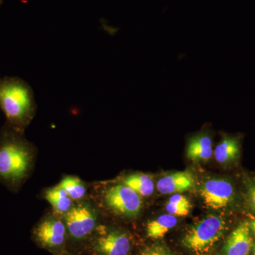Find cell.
<instances>
[{"instance_id": "obj_15", "label": "cell", "mask_w": 255, "mask_h": 255, "mask_svg": "<svg viewBox=\"0 0 255 255\" xmlns=\"http://www.w3.org/2000/svg\"><path fill=\"white\" fill-rule=\"evenodd\" d=\"M46 200L58 214H66L72 208V199L60 186L50 188L46 191Z\"/></svg>"}, {"instance_id": "obj_17", "label": "cell", "mask_w": 255, "mask_h": 255, "mask_svg": "<svg viewBox=\"0 0 255 255\" xmlns=\"http://www.w3.org/2000/svg\"><path fill=\"white\" fill-rule=\"evenodd\" d=\"M59 186L65 189L69 197L73 200L81 199L86 194V187L78 177H65Z\"/></svg>"}, {"instance_id": "obj_20", "label": "cell", "mask_w": 255, "mask_h": 255, "mask_svg": "<svg viewBox=\"0 0 255 255\" xmlns=\"http://www.w3.org/2000/svg\"><path fill=\"white\" fill-rule=\"evenodd\" d=\"M249 226L251 231L255 234V219L249 223Z\"/></svg>"}, {"instance_id": "obj_18", "label": "cell", "mask_w": 255, "mask_h": 255, "mask_svg": "<svg viewBox=\"0 0 255 255\" xmlns=\"http://www.w3.org/2000/svg\"><path fill=\"white\" fill-rule=\"evenodd\" d=\"M138 255H174L168 248L161 243H155L146 247Z\"/></svg>"}, {"instance_id": "obj_7", "label": "cell", "mask_w": 255, "mask_h": 255, "mask_svg": "<svg viewBox=\"0 0 255 255\" xmlns=\"http://www.w3.org/2000/svg\"><path fill=\"white\" fill-rule=\"evenodd\" d=\"M66 233L65 223L55 218H48L35 228L33 236L40 246L55 251L63 246Z\"/></svg>"}, {"instance_id": "obj_12", "label": "cell", "mask_w": 255, "mask_h": 255, "mask_svg": "<svg viewBox=\"0 0 255 255\" xmlns=\"http://www.w3.org/2000/svg\"><path fill=\"white\" fill-rule=\"evenodd\" d=\"M214 155L220 164H226L236 162L241 155V142L238 137L223 135L222 139L216 145Z\"/></svg>"}, {"instance_id": "obj_3", "label": "cell", "mask_w": 255, "mask_h": 255, "mask_svg": "<svg viewBox=\"0 0 255 255\" xmlns=\"http://www.w3.org/2000/svg\"><path fill=\"white\" fill-rule=\"evenodd\" d=\"M226 221L220 216H207L192 226L182 239L183 246L195 253L209 251L224 236Z\"/></svg>"}, {"instance_id": "obj_10", "label": "cell", "mask_w": 255, "mask_h": 255, "mask_svg": "<svg viewBox=\"0 0 255 255\" xmlns=\"http://www.w3.org/2000/svg\"><path fill=\"white\" fill-rule=\"evenodd\" d=\"M249 223H241L231 234L223 247L225 255H249L253 249V238Z\"/></svg>"}, {"instance_id": "obj_6", "label": "cell", "mask_w": 255, "mask_h": 255, "mask_svg": "<svg viewBox=\"0 0 255 255\" xmlns=\"http://www.w3.org/2000/svg\"><path fill=\"white\" fill-rule=\"evenodd\" d=\"M200 195L206 206L214 209L228 207L234 200L235 188L223 178H209L201 183Z\"/></svg>"}, {"instance_id": "obj_14", "label": "cell", "mask_w": 255, "mask_h": 255, "mask_svg": "<svg viewBox=\"0 0 255 255\" xmlns=\"http://www.w3.org/2000/svg\"><path fill=\"white\" fill-rule=\"evenodd\" d=\"M126 185L133 189L140 196H150L155 190V184L150 176L137 173L128 176L123 180Z\"/></svg>"}, {"instance_id": "obj_1", "label": "cell", "mask_w": 255, "mask_h": 255, "mask_svg": "<svg viewBox=\"0 0 255 255\" xmlns=\"http://www.w3.org/2000/svg\"><path fill=\"white\" fill-rule=\"evenodd\" d=\"M33 147L23 132L5 124L0 132V182L16 188L31 168Z\"/></svg>"}, {"instance_id": "obj_5", "label": "cell", "mask_w": 255, "mask_h": 255, "mask_svg": "<svg viewBox=\"0 0 255 255\" xmlns=\"http://www.w3.org/2000/svg\"><path fill=\"white\" fill-rule=\"evenodd\" d=\"M65 215L67 231L70 237L76 241L88 237L97 226L95 210L86 204L74 206Z\"/></svg>"}, {"instance_id": "obj_13", "label": "cell", "mask_w": 255, "mask_h": 255, "mask_svg": "<svg viewBox=\"0 0 255 255\" xmlns=\"http://www.w3.org/2000/svg\"><path fill=\"white\" fill-rule=\"evenodd\" d=\"M178 223L176 216L169 214H163L152 220L146 226V233L152 239L163 238Z\"/></svg>"}, {"instance_id": "obj_21", "label": "cell", "mask_w": 255, "mask_h": 255, "mask_svg": "<svg viewBox=\"0 0 255 255\" xmlns=\"http://www.w3.org/2000/svg\"><path fill=\"white\" fill-rule=\"evenodd\" d=\"M253 255H255V243L253 246Z\"/></svg>"}, {"instance_id": "obj_4", "label": "cell", "mask_w": 255, "mask_h": 255, "mask_svg": "<svg viewBox=\"0 0 255 255\" xmlns=\"http://www.w3.org/2000/svg\"><path fill=\"white\" fill-rule=\"evenodd\" d=\"M107 206L117 214L134 217L142 207L140 196L126 184H117L111 187L105 194Z\"/></svg>"}, {"instance_id": "obj_19", "label": "cell", "mask_w": 255, "mask_h": 255, "mask_svg": "<svg viewBox=\"0 0 255 255\" xmlns=\"http://www.w3.org/2000/svg\"><path fill=\"white\" fill-rule=\"evenodd\" d=\"M246 196L247 204L252 211L255 213V179L246 181Z\"/></svg>"}, {"instance_id": "obj_2", "label": "cell", "mask_w": 255, "mask_h": 255, "mask_svg": "<svg viewBox=\"0 0 255 255\" xmlns=\"http://www.w3.org/2000/svg\"><path fill=\"white\" fill-rule=\"evenodd\" d=\"M0 109L6 117V124L23 132L36 109L34 93L29 84L16 76L0 77Z\"/></svg>"}, {"instance_id": "obj_9", "label": "cell", "mask_w": 255, "mask_h": 255, "mask_svg": "<svg viewBox=\"0 0 255 255\" xmlns=\"http://www.w3.org/2000/svg\"><path fill=\"white\" fill-rule=\"evenodd\" d=\"M187 157L193 162H206L212 157L213 135L211 131L208 130L194 134L188 138Z\"/></svg>"}, {"instance_id": "obj_8", "label": "cell", "mask_w": 255, "mask_h": 255, "mask_svg": "<svg viewBox=\"0 0 255 255\" xmlns=\"http://www.w3.org/2000/svg\"><path fill=\"white\" fill-rule=\"evenodd\" d=\"M94 249L100 255H129L131 242L127 233L113 230L97 238Z\"/></svg>"}, {"instance_id": "obj_22", "label": "cell", "mask_w": 255, "mask_h": 255, "mask_svg": "<svg viewBox=\"0 0 255 255\" xmlns=\"http://www.w3.org/2000/svg\"><path fill=\"white\" fill-rule=\"evenodd\" d=\"M3 1H4V0H0V5L2 4Z\"/></svg>"}, {"instance_id": "obj_11", "label": "cell", "mask_w": 255, "mask_h": 255, "mask_svg": "<svg viewBox=\"0 0 255 255\" xmlns=\"http://www.w3.org/2000/svg\"><path fill=\"white\" fill-rule=\"evenodd\" d=\"M195 187L194 176L188 171L177 172L161 178L157 182V190L162 194L189 191Z\"/></svg>"}, {"instance_id": "obj_16", "label": "cell", "mask_w": 255, "mask_h": 255, "mask_svg": "<svg viewBox=\"0 0 255 255\" xmlns=\"http://www.w3.org/2000/svg\"><path fill=\"white\" fill-rule=\"evenodd\" d=\"M191 209L190 201L180 194H175L171 196L166 205L167 213L176 217L187 216L190 213Z\"/></svg>"}]
</instances>
